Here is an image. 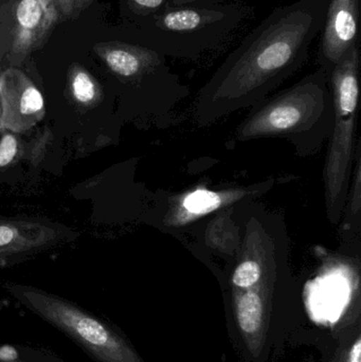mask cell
<instances>
[{
  "label": "cell",
  "mask_w": 361,
  "mask_h": 362,
  "mask_svg": "<svg viewBox=\"0 0 361 362\" xmlns=\"http://www.w3.org/2000/svg\"><path fill=\"white\" fill-rule=\"evenodd\" d=\"M330 0H298L276 8L201 87L194 120L209 127L252 107L303 67L326 21Z\"/></svg>",
  "instance_id": "obj_1"
},
{
  "label": "cell",
  "mask_w": 361,
  "mask_h": 362,
  "mask_svg": "<svg viewBox=\"0 0 361 362\" xmlns=\"http://www.w3.org/2000/svg\"><path fill=\"white\" fill-rule=\"evenodd\" d=\"M335 124L334 104L329 76L319 67L284 90L252 106L235 131L241 142L282 139L299 157L319 152Z\"/></svg>",
  "instance_id": "obj_2"
},
{
  "label": "cell",
  "mask_w": 361,
  "mask_h": 362,
  "mask_svg": "<svg viewBox=\"0 0 361 362\" xmlns=\"http://www.w3.org/2000/svg\"><path fill=\"white\" fill-rule=\"evenodd\" d=\"M251 11L250 6L237 2L170 6L159 14L140 21L141 40L135 44L165 57L197 59L218 48Z\"/></svg>",
  "instance_id": "obj_3"
},
{
  "label": "cell",
  "mask_w": 361,
  "mask_h": 362,
  "mask_svg": "<svg viewBox=\"0 0 361 362\" xmlns=\"http://www.w3.org/2000/svg\"><path fill=\"white\" fill-rule=\"evenodd\" d=\"M360 45L354 47L329 74L335 124L329 137L324 183L326 216L331 225L343 218L355 163L360 104Z\"/></svg>",
  "instance_id": "obj_4"
},
{
  "label": "cell",
  "mask_w": 361,
  "mask_h": 362,
  "mask_svg": "<svg viewBox=\"0 0 361 362\" xmlns=\"http://www.w3.org/2000/svg\"><path fill=\"white\" fill-rule=\"evenodd\" d=\"M4 291L23 308L73 341L95 362H142L107 321L70 300L37 287L6 282Z\"/></svg>",
  "instance_id": "obj_5"
},
{
  "label": "cell",
  "mask_w": 361,
  "mask_h": 362,
  "mask_svg": "<svg viewBox=\"0 0 361 362\" xmlns=\"http://www.w3.org/2000/svg\"><path fill=\"white\" fill-rule=\"evenodd\" d=\"M93 52L121 83L143 91L148 114L162 127L171 124L172 112L190 95V89L172 71L167 57L125 40L99 42Z\"/></svg>",
  "instance_id": "obj_6"
},
{
  "label": "cell",
  "mask_w": 361,
  "mask_h": 362,
  "mask_svg": "<svg viewBox=\"0 0 361 362\" xmlns=\"http://www.w3.org/2000/svg\"><path fill=\"white\" fill-rule=\"evenodd\" d=\"M275 185L276 180H267L249 185L225 189L197 187L176 195L167 196L162 198L161 202L160 223L165 230L189 227L224 209L264 195Z\"/></svg>",
  "instance_id": "obj_7"
},
{
  "label": "cell",
  "mask_w": 361,
  "mask_h": 362,
  "mask_svg": "<svg viewBox=\"0 0 361 362\" xmlns=\"http://www.w3.org/2000/svg\"><path fill=\"white\" fill-rule=\"evenodd\" d=\"M76 238V231L52 221L29 218L0 221V268L25 263Z\"/></svg>",
  "instance_id": "obj_8"
},
{
  "label": "cell",
  "mask_w": 361,
  "mask_h": 362,
  "mask_svg": "<svg viewBox=\"0 0 361 362\" xmlns=\"http://www.w3.org/2000/svg\"><path fill=\"white\" fill-rule=\"evenodd\" d=\"M0 129L25 133L44 118V97L23 71L10 68L0 76Z\"/></svg>",
  "instance_id": "obj_9"
},
{
  "label": "cell",
  "mask_w": 361,
  "mask_h": 362,
  "mask_svg": "<svg viewBox=\"0 0 361 362\" xmlns=\"http://www.w3.org/2000/svg\"><path fill=\"white\" fill-rule=\"evenodd\" d=\"M360 0H330L321 29L317 62L330 74L345 55L360 46Z\"/></svg>",
  "instance_id": "obj_10"
},
{
  "label": "cell",
  "mask_w": 361,
  "mask_h": 362,
  "mask_svg": "<svg viewBox=\"0 0 361 362\" xmlns=\"http://www.w3.org/2000/svg\"><path fill=\"white\" fill-rule=\"evenodd\" d=\"M61 19L57 0H18L15 8L12 53L16 63L45 44Z\"/></svg>",
  "instance_id": "obj_11"
},
{
  "label": "cell",
  "mask_w": 361,
  "mask_h": 362,
  "mask_svg": "<svg viewBox=\"0 0 361 362\" xmlns=\"http://www.w3.org/2000/svg\"><path fill=\"white\" fill-rule=\"evenodd\" d=\"M235 206H233L230 223H227V221L231 206L214 214L205 231V240L208 246L218 250V252L226 253L230 257L237 250L239 243V227L235 215Z\"/></svg>",
  "instance_id": "obj_12"
},
{
  "label": "cell",
  "mask_w": 361,
  "mask_h": 362,
  "mask_svg": "<svg viewBox=\"0 0 361 362\" xmlns=\"http://www.w3.org/2000/svg\"><path fill=\"white\" fill-rule=\"evenodd\" d=\"M353 182L350 185L347 202L343 210V226L341 228L343 240H345L349 246H352V238L355 234H360L361 217V146L360 139L356 148L355 163H354Z\"/></svg>",
  "instance_id": "obj_13"
},
{
  "label": "cell",
  "mask_w": 361,
  "mask_h": 362,
  "mask_svg": "<svg viewBox=\"0 0 361 362\" xmlns=\"http://www.w3.org/2000/svg\"><path fill=\"white\" fill-rule=\"evenodd\" d=\"M239 291L242 293L237 296V322L244 333H256L262 325L263 296L252 288Z\"/></svg>",
  "instance_id": "obj_14"
},
{
  "label": "cell",
  "mask_w": 361,
  "mask_h": 362,
  "mask_svg": "<svg viewBox=\"0 0 361 362\" xmlns=\"http://www.w3.org/2000/svg\"><path fill=\"white\" fill-rule=\"evenodd\" d=\"M69 86L74 99L82 105H91L102 95L101 87L95 78L76 64L70 68Z\"/></svg>",
  "instance_id": "obj_15"
},
{
  "label": "cell",
  "mask_w": 361,
  "mask_h": 362,
  "mask_svg": "<svg viewBox=\"0 0 361 362\" xmlns=\"http://www.w3.org/2000/svg\"><path fill=\"white\" fill-rule=\"evenodd\" d=\"M127 8L139 21L154 16L171 6V0H125Z\"/></svg>",
  "instance_id": "obj_16"
},
{
  "label": "cell",
  "mask_w": 361,
  "mask_h": 362,
  "mask_svg": "<svg viewBox=\"0 0 361 362\" xmlns=\"http://www.w3.org/2000/svg\"><path fill=\"white\" fill-rule=\"evenodd\" d=\"M19 355L13 361H2L0 362H65L53 353L33 346H18Z\"/></svg>",
  "instance_id": "obj_17"
},
{
  "label": "cell",
  "mask_w": 361,
  "mask_h": 362,
  "mask_svg": "<svg viewBox=\"0 0 361 362\" xmlns=\"http://www.w3.org/2000/svg\"><path fill=\"white\" fill-rule=\"evenodd\" d=\"M18 153V142L15 136L8 133L0 140V168L10 165Z\"/></svg>",
  "instance_id": "obj_18"
},
{
  "label": "cell",
  "mask_w": 361,
  "mask_h": 362,
  "mask_svg": "<svg viewBox=\"0 0 361 362\" xmlns=\"http://www.w3.org/2000/svg\"><path fill=\"white\" fill-rule=\"evenodd\" d=\"M61 18H72L74 0H57Z\"/></svg>",
  "instance_id": "obj_19"
},
{
  "label": "cell",
  "mask_w": 361,
  "mask_h": 362,
  "mask_svg": "<svg viewBox=\"0 0 361 362\" xmlns=\"http://www.w3.org/2000/svg\"><path fill=\"white\" fill-rule=\"evenodd\" d=\"M237 0H171V6H182L188 4H229V2H235Z\"/></svg>",
  "instance_id": "obj_20"
},
{
  "label": "cell",
  "mask_w": 361,
  "mask_h": 362,
  "mask_svg": "<svg viewBox=\"0 0 361 362\" xmlns=\"http://www.w3.org/2000/svg\"><path fill=\"white\" fill-rule=\"evenodd\" d=\"M93 0H74L73 2V14H72V17L73 18H78L82 12H84L91 4H93Z\"/></svg>",
  "instance_id": "obj_21"
},
{
  "label": "cell",
  "mask_w": 361,
  "mask_h": 362,
  "mask_svg": "<svg viewBox=\"0 0 361 362\" xmlns=\"http://www.w3.org/2000/svg\"><path fill=\"white\" fill-rule=\"evenodd\" d=\"M350 362H361V339L358 338L350 353Z\"/></svg>",
  "instance_id": "obj_22"
},
{
  "label": "cell",
  "mask_w": 361,
  "mask_h": 362,
  "mask_svg": "<svg viewBox=\"0 0 361 362\" xmlns=\"http://www.w3.org/2000/svg\"><path fill=\"white\" fill-rule=\"evenodd\" d=\"M0 114H1V108H0Z\"/></svg>",
  "instance_id": "obj_23"
}]
</instances>
